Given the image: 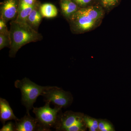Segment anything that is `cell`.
I'll return each mask as SVG.
<instances>
[{
    "instance_id": "13",
    "label": "cell",
    "mask_w": 131,
    "mask_h": 131,
    "mask_svg": "<svg viewBox=\"0 0 131 131\" xmlns=\"http://www.w3.org/2000/svg\"><path fill=\"white\" fill-rule=\"evenodd\" d=\"M42 15L37 6L31 12L27 18V23L32 27H38L42 19Z\"/></svg>"
},
{
    "instance_id": "1",
    "label": "cell",
    "mask_w": 131,
    "mask_h": 131,
    "mask_svg": "<svg viewBox=\"0 0 131 131\" xmlns=\"http://www.w3.org/2000/svg\"><path fill=\"white\" fill-rule=\"evenodd\" d=\"M105 13L98 5L79 8L69 20L71 31L80 34L94 30L101 24Z\"/></svg>"
},
{
    "instance_id": "11",
    "label": "cell",
    "mask_w": 131,
    "mask_h": 131,
    "mask_svg": "<svg viewBox=\"0 0 131 131\" xmlns=\"http://www.w3.org/2000/svg\"><path fill=\"white\" fill-rule=\"evenodd\" d=\"M35 5H29L21 1L19 6L18 12L15 21L21 23H27V18L31 12L36 6Z\"/></svg>"
},
{
    "instance_id": "20",
    "label": "cell",
    "mask_w": 131,
    "mask_h": 131,
    "mask_svg": "<svg viewBox=\"0 0 131 131\" xmlns=\"http://www.w3.org/2000/svg\"><path fill=\"white\" fill-rule=\"evenodd\" d=\"M6 23V22L3 20L1 19V20H0V32H9V31H8Z\"/></svg>"
},
{
    "instance_id": "17",
    "label": "cell",
    "mask_w": 131,
    "mask_h": 131,
    "mask_svg": "<svg viewBox=\"0 0 131 131\" xmlns=\"http://www.w3.org/2000/svg\"><path fill=\"white\" fill-rule=\"evenodd\" d=\"M80 8L88 7L96 4V0H73Z\"/></svg>"
},
{
    "instance_id": "14",
    "label": "cell",
    "mask_w": 131,
    "mask_h": 131,
    "mask_svg": "<svg viewBox=\"0 0 131 131\" xmlns=\"http://www.w3.org/2000/svg\"><path fill=\"white\" fill-rule=\"evenodd\" d=\"M121 0H96V4L100 6L106 13H108L118 5Z\"/></svg>"
},
{
    "instance_id": "5",
    "label": "cell",
    "mask_w": 131,
    "mask_h": 131,
    "mask_svg": "<svg viewBox=\"0 0 131 131\" xmlns=\"http://www.w3.org/2000/svg\"><path fill=\"white\" fill-rule=\"evenodd\" d=\"M84 117L80 113L72 112H61L54 129L56 131H83L85 130Z\"/></svg>"
},
{
    "instance_id": "19",
    "label": "cell",
    "mask_w": 131,
    "mask_h": 131,
    "mask_svg": "<svg viewBox=\"0 0 131 131\" xmlns=\"http://www.w3.org/2000/svg\"><path fill=\"white\" fill-rule=\"evenodd\" d=\"M1 131H15V123L9 122L3 125V126L0 130Z\"/></svg>"
},
{
    "instance_id": "18",
    "label": "cell",
    "mask_w": 131,
    "mask_h": 131,
    "mask_svg": "<svg viewBox=\"0 0 131 131\" xmlns=\"http://www.w3.org/2000/svg\"><path fill=\"white\" fill-rule=\"evenodd\" d=\"M98 130L101 131H114L112 125L105 121H101L99 122Z\"/></svg>"
},
{
    "instance_id": "6",
    "label": "cell",
    "mask_w": 131,
    "mask_h": 131,
    "mask_svg": "<svg viewBox=\"0 0 131 131\" xmlns=\"http://www.w3.org/2000/svg\"><path fill=\"white\" fill-rule=\"evenodd\" d=\"M45 102L52 103L55 106L65 107L70 103L71 97L69 92L57 86H52L42 95Z\"/></svg>"
},
{
    "instance_id": "8",
    "label": "cell",
    "mask_w": 131,
    "mask_h": 131,
    "mask_svg": "<svg viewBox=\"0 0 131 131\" xmlns=\"http://www.w3.org/2000/svg\"><path fill=\"white\" fill-rule=\"evenodd\" d=\"M19 7L17 0H6L1 7V19L6 22L14 19L18 15Z\"/></svg>"
},
{
    "instance_id": "3",
    "label": "cell",
    "mask_w": 131,
    "mask_h": 131,
    "mask_svg": "<svg viewBox=\"0 0 131 131\" xmlns=\"http://www.w3.org/2000/svg\"><path fill=\"white\" fill-rule=\"evenodd\" d=\"M15 87L20 90L22 105L26 109L27 113L33 108V105L39 96L42 95L51 86H42L36 84L26 77L21 80H17L14 83Z\"/></svg>"
},
{
    "instance_id": "7",
    "label": "cell",
    "mask_w": 131,
    "mask_h": 131,
    "mask_svg": "<svg viewBox=\"0 0 131 131\" xmlns=\"http://www.w3.org/2000/svg\"><path fill=\"white\" fill-rule=\"evenodd\" d=\"M15 131H42L36 118L27 113L24 117L15 122Z\"/></svg>"
},
{
    "instance_id": "15",
    "label": "cell",
    "mask_w": 131,
    "mask_h": 131,
    "mask_svg": "<svg viewBox=\"0 0 131 131\" xmlns=\"http://www.w3.org/2000/svg\"><path fill=\"white\" fill-rule=\"evenodd\" d=\"M84 121L86 125L89 128L90 130L96 131L98 130L99 122L98 121L87 117H84Z\"/></svg>"
},
{
    "instance_id": "21",
    "label": "cell",
    "mask_w": 131,
    "mask_h": 131,
    "mask_svg": "<svg viewBox=\"0 0 131 131\" xmlns=\"http://www.w3.org/2000/svg\"><path fill=\"white\" fill-rule=\"evenodd\" d=\"M36 0H22L24 3L29 5H35Z\"/></svg>"
},
{
    "instance_id": "2",
    "label": "cell",
    "mask_w": 131,
    "mask_h": 131,
    "mask_svg": "<svg viewBox=\"0 0 131 131\" xmlns=\"http://www.w3.org/2000/svg\"><path fill=\"white\" fill-rule=\"evenodd\" d=\"M9 32L10 40L9 57L11 58L15 57L18 51L24 46L42 39L41 34L27 23L12 21Z\"/></svg>"
},
{
    "instance_id": "16",
    "label": "cell",
    "mask_w": 131,
    "mask_h": 131,
    "mask_svg": "<svg viewBox=\"0 0 131 131\" xmlns=\"http://www.w3.org/2000/svg\"><path fill=\"white\" fill-rule=\"evenodd\" d=\"M10 46L9 32L8 33L0 32V50L6 47Z\"/></svg>"
},
{
    "instance_id": "10",
    "label": "cell",
    "mask_w": 131,
    "mask_h": 131,
    "mask_svg": "<svg viewBox=\"0 0 131 131\" xmlns=\"http://www.w3.org/2000/svg\"><path fill=\"white\" fill-rule=\"evenodd\" d=\"M60 6L62 13L68 20L80 8L73 0H61Z\"/></svg>"
},
{
    "instance_id": "12",
    "label": "cell",
    "mask_w": 131,
    "mask_h": 131,
    "mask_svg": "<svg viewBox=\"0 0 131 131\" xmlns=\"http://www.w3.org/2000/svg\"><path fill=\"white\" fill-rule=\"evenodd\" d=\"M40 12L43 17L47 18H54L58 13L56 6L51 3H45L41 5Z\"/></svg>"
},
{
    "instance_id": "4",
    "label": "cell",
    "mask_w": 131,
    "mask_h": 131,
    "mask_svg": "<svg viewBox=\"0 0 131 131\" xmlns=\"http://www.w3.org/2000/svg\"><path fill=\"white\" fill-rule=\"evenodd\" d=\"M49 102H46L43 106L34 107L33 112L35 114L39 125L42 131H51L52 128H54L57 122L59 115L61 112L62 108L55 106L52 108L50 107Z\"/></svg>"
},
{
    "instance_id": "9",
    "label": "cell",
    "mask_w": 131,
    "mask_h": 131,
    "mask_svg": "<svg viewBox=\"0 0 131 131\" xmlns=\"http://www.w3.org/2000/svg\"><path fill=\"white\" fill-rule=\"evenodd\" d=\"M18 119L8 101L2 98H0V120L3 125H5L8 121H16Z\"/></svg>"
}]
</instances>
